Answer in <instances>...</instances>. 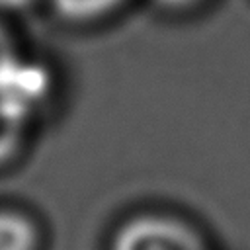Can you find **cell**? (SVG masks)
Segmentation results:
<instances>
[{
    "mask_svg": "<svg viewBox=\"0 0 250 250\" xmlns=\"http://www.w3.org/2000/svg\"><path fill=\"white\" fill-rule=\"evenodd\" d=\"M111 250H207V246L188 223L170 215L145 213L119 227Z\"/></svg>",
    "mask_w": 250,
    "mask_h": 250,
    "instance_id": "1",
    "label": "cell"
},
{
    "mask_svg": "<svg viewBox=\"0 0 250 250\" xmlns=\"http://www.w3.org/2000/svg\"><path fill=\"white\" fill-rule=\"evenodd\" d=\"M49 4L61 20L74 25H88L117 12L125 0H49Z\"/></svg>",
    "mask_w": 250,
    "mask_h": 250,
    "instance_id": "4",
    "label": "cell"
},
{
    "mask_svg": "<svg viewBox=\"0 0 250 250\" xmlns=\"http://www.w3.org/2000/svg\"><path fill=\"white\" fill-rule=\"evenodd\" d=\"M37 0H0V12H21L35 4Z\"/></svg>",
    "mask_w": 250,
    "mask_h": 250,
    "instance_id": "8",
    "label": "cell"
},
{
    "mask_svg": "<svg viewBox=\"0 0 250 250\" xmlns=\"http://www.w3.org/2000/svg\"><path fill=\"white\" fill-rule=\"evenodd\" d=\"M49 92L51 74L39 62L23 61L18 55L0 70V105L21 117H29Z\"/></svg>",
    "mask_w": 250,
    "mask_h": 250,
    "instance_id": "2",
    "label": "cell"
},
{
    "mask_svg": "<svg viewBox=\"0 0 250 250\" xmlns=\"http://www.w3.org/2000/svg\"><path fill=\"white\" fill-rule=\"evenodd\" d=\"M27 117H21L0 105V166L16 156L20 150Z\"/></svg>",
    "mask_w": 250,
    "mask_h": 250,
    "instance_id": "5",
    "label": "cell"
},
{
    "mask_svg": "<svg viewBox=\"0 0 250 250\" xmlns=\"http://www.w3.org/2000/svg\"><path fill=\"white\" fill-rule=\"evenodd\" d=\"M39 230L21 211L0 209V250H37Z\"/></svg>",
    "mask_w": 250,
    "mask_h": 250,
    "instance_id": "3",
    "label": "cell"
},
{
    "mask_svg": "<svg viewBox=\"0 0 250 250\" xmlns=\"http://www.w3.org/2000/svg\"><path fill=\"white\" fill-rule=\"evenodd\" d=\"M16 57H18V49H16L14 35L4 23H0V70Z\"/></svg>",
    "mask_w": 250,
    "mask_h": 250,
    "instance_id": "6",
    "label": "cell"
},
{
    "mask_svg": "<svg viewBox=\"0 0 250 250\" xmlns=\"http://www.w3.org/2000/svg\"><path fill=\"white\" fill-rule=\"evenodd\" d=\"M152 2L166 12H189L199 4H203L205 0H152Z\"/></svg>",
    "mask_w": 250,
    "mask_h": 250,
    "instance_id": "7",
    "label": "cell"
}]
</instances>
